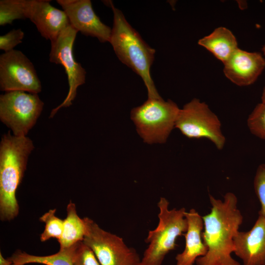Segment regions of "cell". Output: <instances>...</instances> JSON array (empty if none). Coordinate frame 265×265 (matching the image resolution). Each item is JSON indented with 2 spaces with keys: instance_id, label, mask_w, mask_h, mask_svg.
<instances>
[{
  "instance_id": "obj_19",
  "label": "cell",
  "mask_w": 265,
  "mask_h": 265,
  "mask_svg": "<svg viewBox=\"0 0 265 265\" xmlns=\"http://www.w3.org/2000/svg\"><path fill=\"white\" fill-rule=\"evenodd\" d=\"M34 0H0V25L12 24L15 20L29 19Z\"/></svg>"
},
{
  "instance_id": "obj_17",
  "label": "cell",
  "mask_w": 265,
  "mask_h": 265,
  "mask_svg": "<svg viewBox=\"0 0 265 265\" xmlns=\"http://www.w3.org/2000/svg\"><path fill=\"white\" fill-rule=\"evenodd\" d=\"M85 224L77 212L76 205L70 202L67 206V216L64 219L62 236L58 241L60 249L69 248L83 241L85 234Z\"/></svg>"
},
{
  "instance_id": "obj_27",
  "label": "cell",
  "mask_w": 265,
  "mask_h": 265,
  "mask_svg": "<svg viewBox=\"0 0 265 265\" xmlns=\"http://www.w3.org/2000/svg\"><path fill=\"white\" fill-rule=\"evenodd\" d=\"M262 52L264 55H265V45L263 46L262 48Z\"/></svg>"
},
{
  "instance_id": "obj_9",
  "label": "cell",
  "mask_w": 265,
  "mask_h": 265,
  "mask_svg": "<svg viewBox=\"0 0 265 265\" xmlns=\"http://www.w3.org/2000/svg\"><path fill=\"white\" fill-rule=\"evenodd\" d=\"M78 32L70 25L56 39L51 42L49 60L63 66L67 75L69 91L62 103L52 110L50 118L53 117L61 108L70 106L76 98L78 87L85 82L86 71L81 64L76 61L73 53L74 44Z\"/></svg>"
},
{
  "instance_id": "obj_13",
  "label": "cell",
  "mask_w": 265,
  "mask_h": 265,
  "mask_svg": "<svg viewBox=\"0 0 265 265\" xmlns=\"http://www.w3.org/2000/svg\"><path fill=\"white\" fill-rule=\"evenodd\" d=\"M234 243V253L243 265H265V216L259 214L250 230L239 231Z\"/></svg>"
},
{
  "instance_id": "obj_26",
  "label": "cell",
  "mask_w": 265,
  "mask_h": 265,
  "mask_svg": "<svg viewBox=\"0 0 265 265\" xmlns=\"http://www.w3.org/2000/svg\"><path fill=\"white\" fill-rule=\"evenodd\" d=\"M262 102L263 104L265 105V86L263 88L262 96H261Z\"/></svg>"
},
{
  "instance_id": "obj_14",
  "label": "cell",
  "mask_w": 265,
  "mask_h": 265,
  "mask_svg": "<svg viewBox=\"0 0 265 265\" xmlns=\"http://www.w3.org/2000/svg\"><path fill=\"white\" fill-rule=\"evenodd\" d=\"M51 1L34 0L29 19L43 37L52 42L70 24L64 11L52 6Z\"/></svg>"
},
{
  "instance_id": "obj_2",
  "label": "cell",
  "mask_w": 265,
  "mask_h": 265,
  "mask_svg": "<svg viewBox=\"0 0 265 265\" xmlns=\"http://www.w3.org/2000/svg\"><path fill=\"white\" fill-rule=\"evenodd\" d=\"M34 149L26 136L12 135L10 132L1 137L0 144V216L10 221L19 213L16 192L26 169L28 157Z\"/></svg>"
},
{
  "instance_id": "obj_3",
  "label": "cell",
  "mask_w": 265,
  "mask_h": 265,
  "mask_svg": "<svg viewBox=\"0 0 265 265\" xmlns=\"http://www.w3.org/2000/svg\"><path fill=\"white\" fill-rule=\"evenodd\" d=\"M113 13V23L109 43L119 59L142 79L148 98L160 99L150 75L156 51L150 47L130 25L124 15L109 1Z\"/></svg>"
},
{
  "instance_id": "obj_23",
  "label": "cell",
  "mask_w": 265,
  "mask_h": 265,
  "mask_svg": "<svg viewBox=\"0 0 265 265\" xmlns=\"http://www.w3.org/2000/svg\"><path fill=\"white\" fill-rule=\"evenodd\" d=\"M255 192L261 204L259 214L265 216V163L258 167L253 182Z\"/></svg>"
},
{
  "instance_id": "obj_10",
  "label": "cell",
  "mask_w": 265,
  "mask_h": 265,
  "mask_svg": "<svg viewBox=\"0 0 265 265\" xmlns=\"http://www.w3.org/2000/svg\"><path fill=\"white\" fill-rule=\"evenodd\" d=\"M0 88L38 94L41 83L34 65L21 51L13 50L0 55Z\"/></svg>"
},
{
  "instance_id": "obj_18",
  "label": "cell",
  "mask_w": 265,
  "mask_h": 265,
  "mask_svg": "<svg viewBox=\"0 0 265 265\" xmlns=\"http://www.w3.org/2000/svg\"><path fill=\"white\" fill-rule=\"evenodd\" d=\"M73 245L60 249L55 254L48 256H36L17 250L9 258L14 265H25L28 264H40L45 265H74L73 261Z\"/></svg>"
},
{
  "instance_id": "obj_5",
  "label": "cell",
  "mask_w": 265,
  "mask_h": 265,
  "mask_svg": "<svg viewBox=\"0 0 265 265\" xmlns=\"http://www.w3.org/2000/svg\"><path fill=\"white\" fill-rule=\"evenodd\" d=\"M180 109L172 100L148 98L132 109L131 118L145 143L163 144L175 128Z\"/></svg>"
},
{
  "instance_id": "obj_11",
  "label": "cell",
  "mask_w": 265,
  "mask_h": 265,
  "mask_svg": "<svg viewBox=\"0 0 265 265\" xmlns=\"http://www.w3.org/2000/svg\"><path fill=\"white\" fill-rule=\"evenodd\" d=\"M67 14L70 24L78 32L97 38L100 42H109L111 29L95 13L90 0H57Z\"/></svg>"
},
{
  "instance_id": "obj_15",
  "label": "cell",
  "mask_w": 265,
  "mask_h": 265,
  "mask_svg": "<svg viewBox=\"0 0 265 265\" xmlns=\"http://www.w3.org/2000/svg\"><path fill=\"white\" fill-rule=\"evenodd\" d=\"M185 217L187 224L184 235L185 246L184 250L175 257L176 265H194L196 260L205 256L208 251L202 237L204 228L202 216L195 209H191L186 212Z\"/></svg>"
},
{
  "instance_id": "obj_22",
  "label": "cell",
  "mask_w": 265,
  "mask_h": 265,
  "mask_svg": "<svg viewBox=\"0 0 265 265\" xmlns=\"http://www.w3.org/2000/svg\"><path fill=\"white\" fill-rule=\"evenodd\" d=\"M74 265H101L92 250L83 241L73 245Z\"/></svg>"
},
{
  "instance_id": "obj_6",
  "label": "cell",
  "mask_w": 265,
  "mask_h": 265,
  "mask_svg": "<svg viewBox=\"0 0 265 265\" xmlns=\"http://www.w3.org/2000/svg\"><path fill=\"white\" fill-rule=\"evenodd\" d=\"M175 128L189 138H206L220 150L226 138L221 130V123L209 106L194 98L180 108Z\"/></svg>"
},
{
  "instance_id": "obj_16",
  "label": "cell",
  "mask_w": 265,
  "mask_h": 265,
  "mask_svg": "<svg viewBox=\"0 0 265 265\" xmlns=\"http://www.w3.org/2000/svg\"><path fill=\"white\" fill-rule=\"evenodd\" d=\"M198 44L224 64L238 49L237 39L229 29L220 26L198 41Z\"/></svg>"
},
{
  "instance_id": "obj_21",
  "label": "cell",
  "mask_w": 265,
  "mask_h": 265,
  "mask_svg": "<svg viewBox=\"0 0 265 265\" xmlns=\"http://www.w3.org/2000/svg\"><path fill=\"white\" fill-rule=\"evenodd\" d=\"M247 125L250 132L265 140V105L257 104L249 115Z\"/></svg>"
},
{
  "instance_id": "obj_12",
  "label": "cell",
  "mask_w": 265,
  "mask_h": 265,
  "mask_svg": "<svg viewBox=\"0 0 265 265\" xmlns=\"http://www.w3.org/2000/svg\"><path fill=\"white\" fill-rule=\"evenodd\" d=\"M265 68V58L258 52L238 49L224 63L225 76L234 84L240 86L254 83Z\"/></svg>"
},
{
  "instance_id": "obj_4",
  "label": "cell",
  "mask_w": 265,
  "mask_h": 265,
  "mask_svg": "<svg viewBox=\"0 0 265 265\" xmlns=\"http://www.w3.org/2000/svg\"><path fill=\"white\" fill-rule=\"evenodd\" d=\"M169 206L168 200L161 197L158 203V224L148 232L145 239L148 246L141 258L140 265H161L165 256L178 246V238L186 231V209L170 210Z\"/></svg>"
},
{
  "instance_id": "obj_24",
  "label": "cell",
  "mask_w": 265,
  "mask_h": 265,
  "mask_svg": "<svg viewBox=\"0 0 265 265\" xmlns=\"http://www.w3.org/2000/svg\"><path fill=\"white\" fill-rule=\"evenodd\" d=\"M24 32L20 29H13L7 33L0 36V49L7 52L22 42Z\"/></svg>"
},
{
  "instance_id": "obj_8",
  "label": "cell",
  "mask_w": 265,
  "mask_h": 265,
  "mask_svg": "<svg viewBox=\"0 0 265 265\" xmlns=\"http://www.w3.org/2000/svg\"><path fill=\"white\" fill-rule=\"evenodd\" d=\"M43 102L37 94L23 91L0 96V119L17 136H26L41 113Z\"/></svg>"
},
{
  "instance_id": "obj_7",
  "label": "cell",
  "mask_w": 265,
  "mask_h": 265,
  "mask_svg": "<svg viewBox=\"0 0 265 265\" xmlns=\"http://www.w3.org/2000/svg\"><path fill=\"white\" fill-rule=\"evenodd\" d=\"M83 219L86 231L83 242L92 250L101 265H140L138 254L122 238L103 230L88 217Z\"/></svg>"
},
{
  "instance_id": "obj_25",
  "label": "cell",
  "mask_w": 265,
  "mask_h": 265,
  "mask_svg": "<svg viewBox=\"0 0 265 265\" xmlns=\"http://www.w3.org/2000/svg\"><path fill=\"white\" fill-rule=\"evenodd\" d=\"M0 265H14L11 260L8 258H5L0 252Z\"/></svg>"
},
{
  "instance_id": "obj_1",
  "label": "cell",
  "mask_w": 265,
  "mask_h": 265,
  "mask_svg": "<svg viewBox=\"0 0 265 265\" xmlns=\"http://www.w3.org/2000/svg\"><path fill=\"white\" fill-rule=\"evenodd\" d=\"M210 212L202 216L204 232L202 237L208 247L206 254L198 258L197 265H241L232 257L234 251V239L243 222V216L238 208V199L231 192L223 200L209 195Z\"/></svg>"
},
{
  "instance_id": "obj_20",
  "label": "cell",
  "mask_w": 265,
  "mask_h": 265,
  "mask_svg": "<svg viewBox=\"0 0 265 265\" xmlns=\"http://www.w3.org/2000/svg\"><path fill=\"white\" fill-rule=\"evenodd\" d=\"M56 209L49 210L39 218L45 223V229L40 235V240L46 241L51 238L58 240L61 238L63 229L64 220L55 215Z\"/></svg>"
}]
</instances>
